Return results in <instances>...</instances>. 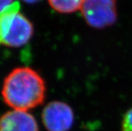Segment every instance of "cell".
<instances>
[{
    "label": "cell",
    "mask_w": 132,
    "mask_h": 131,
    "mask_svg": "<svg viewBox=\"0 0 132 131\" xmlns=\"http://www.w3.org/2000/svg\"><path fill=\"white\" fill-rule=\"evenodd\" d=\"M42 122L47 131H68L75 122L71 107L63 101H52L43 109Z\"/></svg>",
    "instance_id": "3957f363"
},
{
    "label": "cell",
    "mask_w": 132,
    "mask_h": 131,
    "mask_svg": "<svg viewBox=\"0 0 132 131\" xmlns=\"http://www.w3.org/2000/svg\"><path fill=\"white\" fill-rule=\"evenodd\" d=\"M13 1L14 0H0V12H2L9 6L13 4Z\"/></svg>",
    "instance_id": "9c48e42d"
},
{
    "label": "cell",
    "mask_w": 132,
    "mask_h": 131,
    "mask_svg": "<svg viewBox=\"0 0 132 131\" xmlns=\"http://www.w3.org/2000/svg\"><path fill=\"white\" fill-rule=\"evenodd\" d=\"M0 131H39V126L29 111L10 110L0 117Z\"/></svg>",
    "instance_id": "5b68a950"
},
{
    "label": "cell",
    "mask_w": 132,
    "mask_h": 131,
    "mask_svg": "<svg viewBox=\"0 0 132 131\" xmlns=\"http://www.w3.org/2000/svg\"><path fill=\"white\" fill-rule=\"evenodd\" d=\"M80 10L88 25L95 29L109 27L117 18L116 0H84Z\"/></svg>",
    "instance_id": "7a4b0ae2"
},
{
    "label": "cell",
    "mask_w": 132,
    "mask_h": 131,
    "mask_svg": "<svg viewBox=\"0 0 132 131\" xmlns=\"http://www.w3.org/2000/svg\"><path fill=\"white\" fill-rule=\"evenodd\" d=\"M84 0H48L50 6L60 13H73L81 9Z\"/></svg>",
    "instance_id": "52a82bcc"
},
{
    "label": "cell",
    "mask_w": 132,
    "mask_h": 131,
    "mask_svg": "<svg viewBox=\"0 0 132 131\" xmlns=\"http://www.w3.org/2000/svg\"><path fill=\"white\" fill-rule=\"evenodd\" d=\"M33 33L31 22L20 12H17L11 20L4 45L10 47H20L26 45Z\"/></svg>",
    "instance_id": "277c9868"
},
{
    "label": "cell",
    "mask_w": 132,
    "mask_h": 131,
    "mask_svg": "<svg viewBox=\"0 0 132 131\" xmlns=\"http://www.w3.org/2000/svg\"><path fill=\"white\" fill-rule=\"evenodd\" d=\"M23 1H25L26 3H34L38 2L39 0H23Z\"/></svg>",
    "instance_id": "30bf717a"
},
{
    "label": "cell",
    "mask_w": 132,
    "mask_h": 131,
    "mask_svg": "<svg viewBox=\"0 0 132 131\" xmlns=\"http://www.w3.org/2000/svg\"><path fill=\"white\" fill-rule=\"evenodd\" d=\"M43 77L32 68L14 69L4 79L2 97L12 110L29 111L40 105L46 97Z\"/></svg>",
    "instance_id": "6da1fadb"
},
{
    "label": "cell",
    "mask_w": 132,
    "mask_h": 131,
    "mask_svg": "<svg viewBox=\"0 0 132 131\" xmlns=\"http://www.w3.org/2000/svg\"><path fill=\"white\" fill-rule=\"evenodd\" d=\"M19 10V3L14 2L13 4L9 6L4 10L0 12V44L4 45L11 20L13 18L14 14L18 12Z\"/></svg>",
    "instance_id": "8992f818"
},
{
    "label": "cell",
    "mask_w": 132,
    "mask_h": 131,
    "mask_svg": "<svg viewBox=\"0 0 132 131\" xmlns=\"http://www.w3.org/2000/svg\"><path fill=\"white\" fill-rule=\"evenodd\" d=\"M121 131H132V108L129 109L123 118Z\"/></svg>",
    "instance_id": "ba28073f"
}]
</instances>
